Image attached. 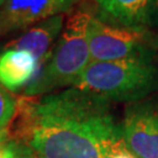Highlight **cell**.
Wrapping results in <instances>:
<instances>
[{
  "label": "cell",
  "instance_id": "5",
  "mask_svg": "<svg viewBox=\"0 0 158 158\" xmlns=\"http://www.w3.org/2000/svg\"><path fill=\"white\" fill-rule=\"evenodd\" d=\"M123 138L137 158H158V101L141 100L125 108Z\"/></svg>",
  "mask_w": 158,
  "mask_h": 158
},
{
  "label": "cell",
  "instance_id": "13",
  "mask_svg": "<svg viewBox=\"0 0 158 158\" xmlns=\"http://www.w3.org/2000/svg\"><path fill=\"white\" fill-rule=\"evenodd\" d=\"M149 26H158V0H153Z\"/></svg>",
  "mask_w": 158,
  "mask_h": 158
},
{
  "label": "cell",
  "instance_id": "9",
  "mask_svg": "<svg viewBox=\"0 0 158 158\" xmlns=\"http://www.w3.org/2000/svg\"><path fill=\"white\" fill-rule=\"evenodd\" d=\"M38 70L36 59L26 51L4 48L0 52V85L18 91L33 80Z\"/></svg>",
  "mask_w": 158,
  "mask_h": 158
},
{
  "label": "cell",
  "instance_id": "12",
  "mask_svg": "<svg viewBox=\"0 0 158 158\" xmlns=\"http://www.w3.org/2000/svg\"><path fill=\"white\" fill-rule=\"evenodd\" d=\"M8 139V130L0 131V158H13V151Z\"/></svg>",
  "mask_w": 158,
  "mask_h": 158
},
{
  "label": "cell",
  "instance_id": "6",
  "mask_svg": "<svg viewBox=\"0 0 158 158\" xmlns=\"http://www.w3.org/2000/svg\"><path fill=\"white\" fill-rule=\"evenodd\" d=\"M80 0H6L0 7V36L28 29L49 18L68 14Z\"/></svg>",
  "mask_w": 158,
  "mask_h": 158
},
{
  "label": "cell",
  "instance_id": "14",
  "mask_svg": "<svg viewBox=\"0 0 158 158\" xmlns=\"http://www.w3.org/2000/svg\"><path fill=\"white\" fill-rule=\"evenodd\" d=\"M5 1H6V0H0V7L4 5V2H5Z\"/></svg>",
  "mask_w": 158,
  "mask_h": 158
},
{
  "label": "cell",
  "instance_id": "3",
  "mask_svg": "<svg viewBox=\"0 0 158 158\" xmlns=\"http://www.w3.org/2000/svg\"><path fill=\"white\" fill-rule=\"evenodd\" d=\"M107 101L137 102L158 89V67L151 55L95 61L74 85Z\"/></svg>",
  "mask_w": 158,
  "mask_h": 158
},
{
  "label": "cell",
  "instance_id": "11",
  "mask_svg": "<svg viewBox=\"0 0 158 158\" xmlns=\"http://www.w3.org/2000/svg\"><path fill=\"white\" fill-rule=\"evenodd\" d=\"M12 151H13V158H39L32 151V149L25 144L18 143L14 141H10Z\"/></svg>",
  "mask_w": 158,
  "mask_h": 158
},
{
  "label": "cell",
  "instance_id": "10",
  "mask_svg": "<svg viewBox=\"0 0 158 158\" xmlns=\"http://www.w3.org/2000/svg\"><path fill=\"white\" fill-rule=\"evenodd\" d=\"M17 108L18 100L0 85V131L6 130V127L12 122L17 113Z\"/></svg>",
  "mask_w": 158,
  "mask_h": 158
},
{
  "label": "cell",
  "instance_id": "7",
  "mask_svg": "<svg viewBox=\"0 0 158 158\" xmlns=\"http://www.w3.org/2000/svg\"><path fill=\"white\" fill-rule=\"evenodd\" d=\"M64 17L56 15L29 27L23 35L10 41L5 48H13L31 53L39 64L52 51V45L64 27Z\"/></svg>",
  "mask_w": 158,
  "mask_h": 158
},
{
  "label": "cell",
  "instance_id": "4",
  "mask_svg": "<svg viewBox=\"0 0 158 158\" xmlns=\"http://www.w3.org/2000/svg\"><path fill=\"white\" fill-rule=\"evenodd\" d=\"M88 39L91 62L151 55L149 52V32L145 27L109 23L93 15Z\"/></svg>",
  "mask_w": 158,
  "mask_h": 158
},
{
  "label": "cell",
  "instance_id": "2",
  "mask_svg": "<svg viewBox=\"0 0 158 158\" xmlns=\"http://www.w3.org/2000/svg\"><path fill=\"white\" fill-rule=\"evenodd\" d=\"M90 11L79 8L69 13L56 45L38 64L33 80L23 89V96L35 97L64 85H75L91 62L88 28Z\"/></svg>",
  "mask_w": 158,
  "mask_h": 158
},
{
  "label": "cell",
  "instance_id": "8",
  "mask_svg": "<svg viewBox=\"0 0 158 158\" xmlns=\"http://www.w3.org/2000/svg\"><path fill=\"white\" fill-rule=\"evenodd\" d=\"M102 21L131 27L149 26L153 0H94Z\"/></svg>",
  "mask_w": 158,
  "mask_h": 158
},
{
  "label": "cell",
  "instance_id": "1",
  "mask_svg": "<svg viewBox=\"0 0 158 158\" xmlns=\"http://www.w3.org/2000/svg\"><path fill=\"white\" fill-rule=\"evenodd\" d=\"M11 141L25 144L39 158H108L123 138L109 101L77 88L18 98Z\"/></svg>",
  "mask_w": 158,
  "mask_h": 158
}]
</instances>
